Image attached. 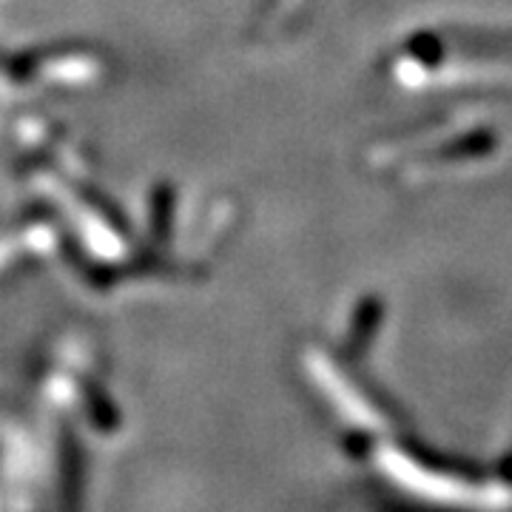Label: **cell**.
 Returning a JSON list of instances; mask_svg holds the SVG:
<instances>
[{"mask_svg":"<svg viewBox=\"0 0 512 512\" xmlns=\"http://www.w3.org/2000/svg\"><path fill=\"white\" fill-rule=\"evenodd\" d=\"M384 470L393 476V481L407 487L410 493L433 498L441 504H495L493 493L439 476V473H430V470L419 467L416 461L404 458L402 453H384Z\"/></svg>","mask_w":512,"mask_h":512,"instance_id":"1","label":"cell"}]
</instances>
